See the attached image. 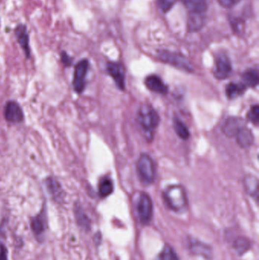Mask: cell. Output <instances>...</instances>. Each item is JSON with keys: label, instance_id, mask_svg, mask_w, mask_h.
Instances as JSON below:
<instances>
[{"label": "cell", "instance_id": "obj_28", "mask_svg": "<svg viewBox=\"0 0 259 260\" xmlns=\"http://www.w3.org/2000/svg\"><path fill=\"white\" fill-rule=\"evenodd\" d=\"M176 0H158V5L164 12L171 10Z\"/></svg>", "mask_w": 259, "mask_h": 260}, {"label": "cell", "instance_id": "obj_14", "mask_svg": "<svg viewBox=\"0 0 259 260\" xmlns=\"http://www.w3.org/2000/svg\"><path fill=\"white\" fill-rule=\"evenodd\" d=\"M45 184L47 190L54 200L58 202H62L64 200V192L59 183L54 178L50 176L46 179Z\"/></svg>", "mask_w": 259, "mask_h": 260}, {"label": "cell", "instance_id": "obj_23", "mask_svg": "<svg viewBox=\"0 0 259 260\" xmlns=\"http://www.w3.org/2000/svg\"><path fill=\"white\" fill-rule=\"evenodd\" d=\"M173 128L177 136L183 140H187L190 136L189 129L179 118H173Z\"/></svg>", "mask_w": 259, "mask_h": 260}, {"label": "cell", "instance_id": "obj_26", "mask_svg": "<svg viewBox=\"0 0 259 260\" xmlns=\"http://www.w3.org/2000/svg\"><path fill=\"white\" fill-rule=\"evenodd\" d=\"M249 247V242L245 237H239L234 242V248L238 254H242L247 251Z\"/></svg>", "mask_w": 259, "mask_h": 260}, {"label": "cell", "instance_id": "obj_19", "mask_svg": "<svg viewBox=\"0 0 259 260\" xmlns=\"http://www.w3.org/2000/svg\"><path fill=\"white\" fill-rule=\"evenodd\" d=\"M242 84L246 87H255L259 82V72L257 69H249L242 75Z\"/></svg>", "mask_w": 259, "mask_h": 260}, {"label": "cell", "instance_id": "obj_1", "mask_svg": "<svg viewBox=\"0 0 259 260\" xmlns=\"http://www.w3.org/2000/svg\"><path fill=\"white\" fill-rule=\"evenodd\" d=\"M137 120L141 127L145 132L147 140L150 141L153 133L160 123V116L157 111L149 104H143L138 110Z\"/></svg>", "mask_w": 259, "mask_h": 260}, {"label": "cell", "instance_id": "obj_29", "mask_svg": "<svg viewBox=\"0 0 259 260\" xmlns=\"http://www.w3.org/2000/svg\"><path fill=\"white\" fill-rule=\"evenodd\" d=\"M61 62L63 64L65 67H69L72 66L73 59L71 58L69 54H67L65 51H62L60 54Z\"/></svg>", "mask_w": 259, "mask_h": 260}, {"label": "cell", "instance_id": "obj_9", "mask_svg": "<svg viewBox=\"0 0 259 260\" xmlns=\"http://www.w3.org/2000/svg\"><path fill=\"white\" fill-rule=\"evenodd\" d=\"M4 116L8 123L17 124L24 120L23 111L16 101H9L6 103L4 109Z\"/></svg>", "mask_w": 259, "mask_h": 260}, {"label": "cell", "instance_id": "obj_2", "mask_svg": "<svg viewBox=\"0 0 259 260\" xmlns=\"http://www.w3.org/2000/svg\"><path fill=\"white\" fill-rule=\"evenodd\" d=\"M164 198L167 205L174 212H184L187 208V195L183 186L171 185L164 192Z\"/></svg>", "mask_w": 259, "mask_h": 260}, {"label": "cell", "instance_id": "obj_10", "mask_svg": "<svg viewBox=\"0 0 259 260\" xmlns=\"http://www.w3.org/2000/svg\"><path fill=\"white\" fill-rule=\"evenodd\" d=\"M246 121L240 117H228L223 124L222 132L226 136L235 138L243 128L246 127Z\"/></svg>", "mask_w": 259, "mask_h": 260}, {"label": "cell", "instance_id": "obj_3", "mask_svg": "<svg viewBox=\"0 0 259 260\" xmlns=\"http://www.w3.org/2000/svg\"><path fill=\"white\" fill-rule=\"evenodd\" d=\"M138 175L143 184L150 185L154 183L156 176L155 165L154 160L149 154L143 153L138 159Z\"/></svg>", "mask_w": 259, "mask_h": 260}, {"label": "cell", "instance_id": "obj_6", "mask_svg": "<svg viewBox=\"0 0 259 260\" xmlns=\"http://www.w3.org/2000/svg\"><path fill=\"white\" fill-rule=\"evenodd\" d=\"M137 213L142 225H148L153 216L152 200L145 193H142L137 202Z\"/></svg>", "mask_w": 259, "mask_h": 260}, {"label": "cell", "instance_id": "obj_5", "mask_svg": "<svg viewBox=\"0 0 259 260\" xmlns=\"http://www.w3.org/2000/svg\"><path fill=\"white\" fill-rule=\"evenodd\" d=\"M88 69V59H82L75 65L72 84H73L74 90L78 94H82L86 88V77Z\"/></svg>", "mask_w": 259, "mask_h": 260}, {"label": "cell", "instance_id": "obj_20", "mask_svg": "<svg viewBox=\"0 0 259 260\" xmlns=\"http://www.w3.org/2000/svg\"><path fill=\"white\" fill-rule=\"evenodd\" d=\"M204 14L201 12H189L188 19V27L189 30L195 31L199 30L202 28L204 24Z\"/></svg>", "mask_w": 259, "mask_h": 260}, {"label": "cell", "instance_id": "obj_13", "mask_svg": "<svg viewBox=\"0 0 259 260\" xmlns=\"http://www.w3.org/2000/svg\"><path fill=\"white\" fill-rule=\"evenodd\" d=\"M146 87L154 93L165 95L168 92V87L164 84L162 79L156 75H150L144 80Z\"/></svg>", "mask_w": 259, "mask_h": 260}, {"label": "cell", "instance_id": "obj_11", "mask_svg": "<svg viewBox=\"0 0 259 260\" xmlns=\"http://www.w3.org/2000/svg\"><path fill=\"white\" fill-rule=\"evenodd\" d=\"M107 72L114 79L118 88L125 89V70L122 64L119 62H108L107 65Z\"/></svg>", "mask_w": 259, "mask_h": 260}, {"label": "cell", "instance_id": "obj_31", "mask_svg": "<svg viewBox=\"0 0 259 260\" xmlns=\"http://www.w3.org/2000/svg\"><path fill=\"white\" fill-rule=\"evenodd\" d=\"M0 260H8V250L3 244H0Z\"/></svg>", "mask_w": 259, "mask_h": 260}, {"label": "cell", "instance_id": "obj_15", "mask_svg": "<svg viewBox=\"0 0 259 260\" xmlns=\"http://www.w3.org/2000/svg\"><path fill=\"white\" fill-rule=\"evenodd\" d=\"M235 138L237 144L242 148H249L254 143V136L247 126L243 128Z\"/></svg>", "mask_w": 259, "mask_h": 260}, {"label": "cell", "instance_id": "obj_21", "mask_svg": "<svg viewBox=\"0 0 259 260\" xmlns=\"http://www.w3.org/2000/svg\"><path fill=\"white\" fill-rule=\"evenodd\" d=\"M246 87L242 83H229L226 86V95L229 99H235L242 95L246 91Z\"/></svg>", "mask_w": 259, "mask_h": 260}, {"label": "cell", "instance_id": "obj_16", "mask_svg": "<svg viewBox=\"0 0 259 260\" xmlns=\"http://www.w3.org/2000/svg\"><path fill=\"white\" fill-rule=\"evenodd\" d=\"M189 249L192 251V254L196 255L202 256L204 258L210 260L212 256L211 250L208 246L197 241V240H192L189 243Z\"/></svg>", "mask_w": 259, "mask_h": 260}, {"label": "cell", "instance_id": "obj_12", "mask_svg": "<svg viewBox=\"0 0 259 260\" xmlns=\"http://www.w3.org/2000/svg\"><path fill=\"white\" fill-rule=\"evenodd\" d=\"M15 35L17 41L23 50L28 59L30 58V49L29 45V34L26 25L19 24L15 29Z\"/></svg>", "mask_w": 259, "mask_h": 260}, {"label": "cell", "instance_id": "obj_17", "mask_svg": "<svg viewBox=\"0 0 259 260\" xmlns=\"http://www.w3.org/2000/svg\"><path fill=\"white\" fill-rule=\"evenodd\" d=\"M74 213H75V220L78 225L83 230L88 231L90 227V219L86 215V212H84L81 205H75Z\"/></svg>", "mask_w": 259, "mask_h": 260}, {"label": "cell", "instance_id": "obj_22", "mask_svg": "<svg viewBox=\"0 0 259 260\" xmlns=\"http://www.w3.org/2000/svg\"><path fill=\"white\" fill-rule=\"evenodd\" d=\"M189 12L204 13L207 8V0H180Z\"/></svg>", "mask_w": 259, "mask_h": 260}, {"label": "cell", "instance_id": "obj_8", "mask_svg": "<svg viewBox=\"0 0 259 260\" xmlns=\"http://www.w3.org/2000/svg\"><path fill=\"white\" fill-rule=\"evenodd\" d=\"M213 72L214 77L219 80H224L230 76L232 65L227 54L221 53L217 56Z\"/></svg>", "mask_w": 259, "mask_h": 260}, {"label": "cell", "instance_id": "obj_4", "mask_svg": "<svg viewBox=\"0 0 259 260\" xmlns=\"http://www.w3.org/2000/svg\"><path fill=\"white\" fill-rule=\"evenodd\" d=\"M158 58L162 62L170 64L174 67L186 72H192L193 71V66L189 59L182 54L167 51H161L158 53Z\"/></svg>", "mask_w": 259, "mask_h": 260}, {"label": "cell", "instance_id": "obj_30", "mask_svg": "<svg viewBox=\"0 0 259 260\" xmlns=\"http://www.w3.org/2000/svg\"><path fill=\"white\" fill-rule=\"evenodd\" d=\"M220 4L225 8H231L237 4L240 0H218Z\"/></svg>", "mask_w": 259, "mask_h": 260}, {"label": "cell", "instance_id": "obj_18", "mask_svg": "<svg viewBox=\"0 0 259 260\" xmlns=\"http://www.w3.org/2000/svg\"><path fill=\"white\" fill-rule=\"evenodd\" d=\"M244 186L246 193L252 197H259V180L254 175H246L244 178Z\"/></svg>", "mask_w": 259, "mask_h": 260}, {"label": "cell", "instance_id": "obj_24", "mask_svg": "<svg viewBox=\"0 0 259 260\" xmlns=\"http://www.w3.org/2000/svg\"><path fill=\"white\" fill-rule=\"evenodd\" d=\"M114 183L108 177L103 178L99 183V193L100 197H107L114 192Z\"/></svg>", "mask_w": 259, "mask_h": 260}, {"label": "cell", "instance_id": "obj_25", "mask_svg": "<svg viewBox=\"0 0 259 260\" xmlns=\"http://www.w3.org/2000/svg\"><path fill=\"white\" fill-rule=\"evenodd\" d=\"M159 260H179V258L171 246L166 245L161 252Z\"/></svg>", "mask_w": 259, "mask_h": 260}, {"label": "cell", "instance_id": "obj_7", "mask_svg": "<svg viewBox=\"0 0 259 260\" xmlns=\"http://www.w3.org/2000/svg\"><path fill=\"white\" fill-rule=\"evenodd\" d=\"M47 228V208L45 205L42 208L38 215L33 217L30 220V229L38 241L44 240V234Z\"/></svg>", "mask_w": 259, "mask_h": 260}, {"label": "cell", "instance_id": "obj_27", "mask_svg": "<svg viewBox=\"0 0 259 260\" xmlns=\"http://www.w3.org/2000/svg\"><path fill=\"white\" fill-rule=\"evenodd\" d=\"M247 119L251 123L257 126L259 122V106L258 104H255L251 107L247 115Z\"/></svg>", "mask_w": 259, "mask_h": 260}]
</instances>
